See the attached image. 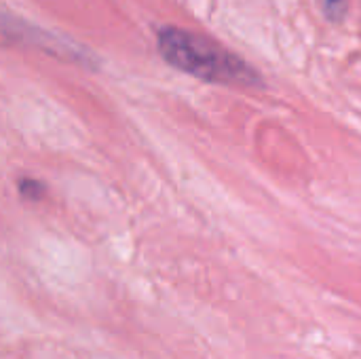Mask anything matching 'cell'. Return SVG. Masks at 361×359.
<instances>
[{"instance_id":"6da1fadb","label":"cell","mask_w":361,"mask_h":359,"mask_svg":"<svg viewBox=\"0 0 361 359\" xmlns=\"http://www.w3.org/2000/svg\"><path fill=\"white\" fill-rule=\"evenodd\" d=\"M159 51L169 66L205 83L228 87L264 85L256 68H252L237 53L207 36L176 25H165L159 30Z\"/></svg>"},{"instance_id":"7a4b0ae2","label":"cell","mask_w":361,"mask_h":359,"mask_svg":"<svg viewBox=\"0 0 361 359\" xmlns=\"http://www.w3.org/2000/svg\"><path fill=\"white\" fill-rule=\"evenodd\" d=\"M19 193L30 199V201H38L44 197V184H40L38 180H30V178H23L19 182Z\"/></svg>"},{"instance_id":"3957f363","label":"cell","mask_w":361,"mask_h":359,"mask_svg":"<svg viewBox=\"0 0 361 359\" xmlns=\"http://www.w3.org/2000/svg\"><path fill=\"white\" fill-rule=\"evenodd\" d=\"M349 0H324V13L332 19V21H341L347 13Z\"/></svg>"}]
</instances>
